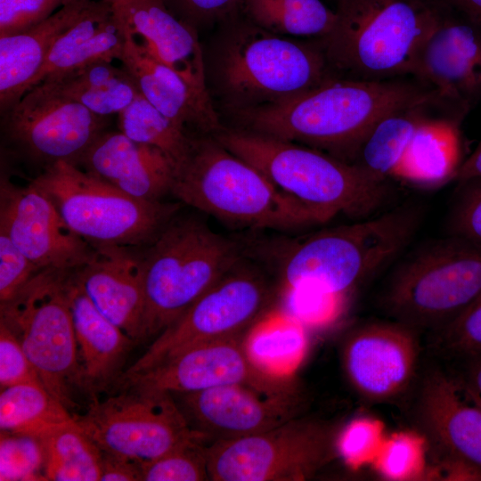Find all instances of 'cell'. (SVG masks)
<instances>
[{
    "label": "cell",
    "instance_id": "6da1fadb",
    "mask_svg": "<svg viewBox=\"0 0 481 481\" xmlns=\"http://www.w3.org/2000/svg\"><path fill=\"white\" fill-rule=\"evenodd\" d=\"M202 50L208 94L232 116L293 98L334 77L318 39L273 34L240 10L218 24Z\"/></svg>",
    "mask_w": 481,
    "mask_h": 481
},
{
    "label": "cell",
    "instance_id": "7a4b0ae2",
    "mask_svg": "<svg viewBox=\"0 0 481 481\" xmlns=\"http://www.w3.org/2000/svg\"><path fill=\"white\" fill-rule=\"evenodd\" d=\"M437 94L420 80L332 77L293 98L232 117L240 129L314 148L349 162L381 118Z\"/></svg>",
    "mask_w": 481,
    "mask_h": 481
},
{
    "label": "cell",
    "instance_id": "3957f363",
    "mask_svg": "<svg viewBox=\"0 0 481 481\" xmlns=\"http://www.w3.org/2000/svg\"><path fill=\"white\" fill-rule=\"evenodd\" d=\"M170 194L238 227L292 230L326 223L213 135L192 138L186 158L175 167Z\"/></svg>",
    "mask_w": 481,
    "mask_h": 481
},
{
    "label": "cell",
    "instance_id": "277c9868",
    "mask_svg": "<svg viewBox=\"0 0 481 481\" xmlns=\"http://www.w3.org/2000/svg\"><path fill=\"white\" fill-rule=\"evenodd\" d=\"M213 135L326 222L338 215L367 217L386 199L385 181L317 149L240 128L224 126Z\"/></svg>",
    "mask_w": 481,
    "mask_h": 481
},
{
    "label": "cell",
    "instance_id": "5b68a950",
    "mask_svg": "<svg viewBox=\"0 0 481 481\" xmlns=\"http://www.w3.org/2000/svg\"><path fill=\"white\" fill-rule=\"evenodd\" d=\"M336 21L318 38L334 77L413 76L420 49L441 12L427 0H338Z\"/></svg>",
    "mask_w": 481,
    "mask_h": 481
},
{
    "label": "cell",
    "instance_id": "8992f818",
    "mask_svg": "<svg viewBox=\"0 0 481 481\" xmlns=\"http://www.w3.org/2000/svg\"><path fill=\"white\" fill-rule=\"evenodd\" d=\"M240 248L194 216L175 214L142 248L140 342L154 339L240 260Z\"/></svg>",
    "mask_w": 481,
    "mask_h": 481
},
{
    "label": "cell",
    "instance_id": "52a82bcc",
    "mask_svg": "<svg viewBox=\"0 0 481 481\" xmlns=\"http://www.w3.org/2000/svg\"><path fill=\"white\" fill-rule=\"evenodd\" d=\"M420 221L417 208L402 207L306 236L282 258V281L288 290L308 287L343 298L396 257Z\"/></svg>",
    "mask_w": 481,
    "mask_h": 481
},
{
    "label": "cell",
    "instance_id": "ba28073f",
    "mask_svg": "<svg viewBox=\"0 0 481 481\" xmlns=\"http://www.w3.org/2000/svg\"><path fill=\"white\" fill-rule=\"evenodd\" d=\"M30 183L94 248L145 247L180 208L178 203L134 198L65 161L49 166Z\"/></svg>",
    "mask_w": 481,
    "mask_h": 481
},
{
    "label": "cell",
    "instance_id": "9c48e42d",
    "mask_svg": "<svg viewBox=\"0 0 481 481\" xmlns=\"http://www.w3.org/2000/svg\"><path fill=\"white\" fill-rule=\"evenodd\" d=\"M481 295V244L451 235L411 255L393 274L383 306L417 330L443 327Z\"/></svg>",
    "mask_w": 481,
    "mask_h": 481
},
{
    "label": "cell",
    "instance_id": "30bf717a",
    "mask_svg": "<svg viewBox=\"0 0 481 481\" xmlns=\"http://www.w3.org/2000/svg\"><path fill=\"white\" fill-rule=\"evenodd\" d=\"M72 271L42 270L8 302L0 321L20 340L45 387L69 411L80 390V364L69 308Z\"/></svg>",
    "mask_w": 481,
    "mask_h": 481
},
{
    "label": "cell",
    "instance_id": "8fae6325",
    "mask_svg": "<svg viewBox=\"0 0 481 481\" xmlns=\"http://www.w3.org/2000/svg\"><path fill=\"white\" fill-rule=\"evenodd\" d=\"M334 428L295 416L268 430L205 445L209 480L306 481L335 456Z\"/></svg>",
    "mask_w": 481,
    "mask_h": 481
},
{
    "label": "cell",
    "instance_id": "7c38bea8",
    "mask_svg": "<svg viewBox=\"0 0 481 481\" xmlns=\"http://www.w3.org/2000/svg\"><path fill=\"white\" fill-rule=\"evenodd\" d=\"M112 391L104 399H91L83 414H73L102 452L143 462L189 440L203 441L171 393L131 383H119Z\"/></svg>",
    "mask_w": 481,
    "mask_h": 481
},
{
    "label": "cell",
    "instance_id": "4fadbf2b",
    "mask_svg": "<svg viewBox=\"0 0 481 481\" xmlns=\"http://www.w3.org/2000/svg\"><path fill=\"white\" fill-rule=\"evenodd\" d=\"M0 116L1 156L41 171L60 161L77 166L110 123L43 82Z\"/></svg>",
    "mask_w": 481,
    "mask_h": 481
},
{
    "label": "cell",
    "instance_id": "5bb4252c",
    "mask_svg": "<svg viewBox=\"0 0 481 481\" xmlns=\"http://www.w3.org/2000/svg\"><path fill=\"white\" fill-rule=\"evenodd\" d=\"M268 300L263 277L240 260L156 337L124 374L144 371L201 344L246 336Z\"/></svg>",
    "mask_w": 481,
    "mask_h": 481
},
{
    "label": "cell",
    "instance_id": "9a60e30c",
    "mask_svg": "<svg viewBox=\"0 0 481 481\" xmlns=\"http://www.w3.org/2000/svg\"><path fill=\"white\" fill-rule=\"evenodd\" d=\"M246 336L208 342L187 349L144 371L123 374L117 384L131 383L169 393L242 385L277 394L297 393L290 377L257 366L245 347Z\"/></svg>",
    "mask_w": 481,
    "mask_h": 481
},
{
    "label": "cell",
    "instance_id": "2e32d148",
    "mask_svg": "<svg viewBox=\"0 0 481 481\" xmlns=\"http://www.w3.org/2000/svg\"><path fill=\"white\" fill-rule=\"evenodd\" d=\"M0 231L38 270L75 271L96 249L75 233L52 201L31 183L14 184L1 167Z\"/></svg>",
    "mask_w": 481,
    "mask_h": 481
},
{
    "label": "cell",
    "instance_id": "e0dca14e",
    "mask_svg": "<svg viewBox=\"0 0 481 481\" xmlns=\"http://www.w3.org/2000/svg\"><path fill=\"white\" fill-rule=\"evenodd\" d=\"M171 395L206 444L263 432L298 416L297 393L230 385Z\"/></svg>",
    "mask_w": 481,
    "mask_h": 481
},
{
    "label": "cell",
    "instance_id": "ac0fdd59",
    "mask_svg": "<svg viewBox=\"0 0 481 481\" xmlns=\"http://www.w3.org/2000/svg\"><path fill=\"white\" fill-rule=\"evenodd\" d=\"M416 330L398 322H373L357 330L344 352L347 377L364 398H397L412 384L420 345Z\"/></svg>",
    "mask_w": 481,
    "mask_h": 481
},
{
    "label": "cell",
    "instance_id": "d6986e66",
    "mask_svg": "<svg viewBox=\"0 0 481 481\" xmlns=\"http://www.w3.org/2000/svg\"><path fill=\"white\" fill-rule=\"evenodd\" d=\"M413 77L466 114L481 99V29L441 16L422 44Z\"/></svg>",
    "mask_w": 481,
    "mask_h": 481
},
{
    "label": "cell",
    "instance_id": "ffe728a7",
    "mask_svg": "<svg viewBox=\"0 0 481 481\" xmlns=\"http://www.w3.org/2000/svg\"><path fill=\"white\" fill-rule=\"evenodd\" d=\"M415 418L443 463L463 462L481 470V408L458 379L441 370L428 371L420 387Z\"/></svg>",
    "mask_w": 481,
    "mask_h": 481
},
{
    "label": "cell",
    "instance_id": "44dd1931",
    "mask_svg": "<svg viewBox=\"0 0 481 481\" xmlns=\"http://www.w3.org/2000/svg\"><path fill=\"white\" fill-rule=\"evenodd\" d=\"M77 167L121 192L146 201L170 193L175 164L157 147L120 131H105L79 158Z\"/></svg>",
    "mask_w": 481,
    "mask_h": 481
},
{
    "label": "cell",
    "instance_id": "7402d4cb",
    "mask_svg": "<svg viewBox=\"0 0 481 481\" xmlns=\"http://www.w3.org/2000/svg\"><path fill=\"white\" fill-rule=\"evenodd\" d=\"M94 257L73 276L94 306L135 343L143 313L142 248L96 247Z\"/></svg>",
    "mask_w": 481,
    "mask_h": 481
},
{
    "label": "cell",
    "instance_id": "603a6c76",
    "mask_svg": "<svg viewBox=\"0 0 481 481\" xmlns=\"http://www.w3.org/2000/svg\"><path fill=\"white\" fill-rule=\"evenodd\" d=\"M126 34L120 61L141 94L191 136L218 133L224 126L210 96L192 87Z\"/></svg>",
    "mask_w": 481,
    "mask_h": 481
},
{
    "label": "cell",
    "instance_id": "cb8c5ba5",
    "mask_svg": "<svg viewBox=\"0 0 481 481\" xmlns=\"http://www.w3.org/2000/svg\"><path fill=\"white\" fill-rule=\"evenodd\" d=\"M112 6L135 42L192 87L208 94L202 44L196 29L170 12L163 0H119Z\"/></svg>",
    "mask_w": 481,
    "mask_h": 481
},
{
    "label": "cell",
    "instance_id": "d4e9b609",
    "mask_svg": "<svg viewBox=\"0 0 481 481\" xmlns=\"http://www.w3.org/2000/svg\"><path fill=\"white\" fill-rule=\"evenodd\" d=\"M70 274L69 298L80 364V390L91 399L112 390L135 341L106 318Z\"/></svg>",
    "mask_w": 481,
    "mask_h": 481
},
{
    "label": "cell",
    "instance_id": "484cf974",
    "mask_svg": "<svg viewBox=\"0 0 481 481\" xmlns=\"http://www.w3.org/2000/svg\"><path fill=\"white\" fill-rule=\"evenodd\" d=\"M93 0H64L61 8L30 29L0 37V115L29 90L56 40L73 26Z\"/></svg>",
    "mask_w": 481,
    "mask_h": 481
},
{
    "label": "cell",
    "instance_id": "4316f807",
    "mask_svg": "<svg viewBox=\"0 0 481 481\" xmlns=\"http://www.w3.org/2000/svg\"><path fill=\"white\" fill-rule=\"evenodd\" d=\"M126 41V31L112 3L93 0L78 20L56 40L29 89L95 61H120Z\"/></svg>",
    "mask_w": 481,
    "mask_h": 481
},
{
    "label": "cell",
    "instance_id": "83f0119b",
    "mask_svg": "<svg viewBox=\"0 0 481 481\" xmlns=\"http://www.w3.org/2000/svg\"><path fill=\"white\" fill-rule=\"evenodd\" d=\"M460 120L451 116L426 118L416 129L394 177L421 187L452 182L463 161Z\"/></svg>",
    "mask_w": 481,
    "mask_h": 481
},
{
    "label": "cell",
    "instance_id": "f1b7e54d",
    "mask_svg": "<svg viewBox=\"0 0 481 481\" xmlns=\"http://www.w3.org/2000/svg\"><path fill=\"white\" fill-rule=\"evenodd\" d=\"M443 101L437 94L387 113L368 132L349 163L378 180L394 177L416 129Z\"/></svg>",
    "mask_w": 481,
    "mask_h": 481
},
{
    "label": "cell",
    "instance_id": "f546056e",
    "mask_svg": "<svg viewBox=\"0 0 481 481\" xmlns=\"http://www.w3.org/2000/svg\"><path fill=\"white\" fill-rule=\"evenodd\" d=\"M111 62L95 61L40 83L49 85L94 114L110 118L118 115L141 94L129 73Z\"/></svg>",
    "mask_w": 481,
    "mask_h": 481
},
{
    "label": "cell",
    "instance_id": "4dcf8cb0",
    "mask_svg": "<svg viewBox=\"0 0 481 481\" xmlns=\"http://www.w3.org/2000/svg\"><path fill=\"white\" fill-rule=\"evenodd\" d=\"M38 438L44 450L46 480H101L102 450L74 419Z\"/></svg>",
    "mask_w": 481,
    "mask_h": 481
},
{
    "label": "cell",
    "instance_id": "1f68e13d",
    "mask_svg": "<svg viewBox=\"0 0 481 481\" xmlns=\"http://www.w3.org/2000/svg\"><path fill=\"white\" fill-rule=\"evenodd\" d=\"M240 12L269 32L296 38H322L336 21V12L321 0H243Z\"/></svg>",
    "mask_w": 481,
    "mask_h": 481
},
{
    "label": "cell",
    "instance_id": "d6a6232c",
    "mask_svg": "<svg viewBox=\"0 0 481 481\" xmlns=\"http://www.w3.org/2000/svg\"><path fill=\"white\" fill-rule=\"evenodd\" d=\"M73 419V414L40 383H21L1 389V431L38 437Z\"/></svg>",
    "mask_w": 481,
    "mask_h": 481
},
{
    "label": "cell",
    "instance_id": "836d02e7",
    "mask_svg": "<svg viewBox=\"0 0 481 481\" xmlns=\"http://www.w3.org/2000/svg\"><path fill=\"white\" fill-rule=\"evenodd\" d=\"M244 343L249 355L261 369L290 377L304 356L306 336L302 323L290 315L279 314L258 321L247 333Z\"/></svg>",
    "mask_w": 481,
    "mask_h": 481
},
{
    "label": "cell",
    "instance_id": "e575fe53",
    "mask_svg": "<svg viewBox=\"0 0 481 481\" xmlns=\"http://www.w3.org/2000/svg\"><path fill=\"white\" fill-rule=\"evenodd\" d=\"M118 126L128 138L161 150L175 167L186 158L193 138L160 113L142 94L118 115Z\"/></svg>",
    "mask_w": 481,
    "mask_h": 481
},
{
    "label": "cell",
    "instance_id": "d590c367",
    "mask_svg": "<svg viewBox=\"0 0 481 481\" xmlns=\"http://www.w3.org/2000/svg\"><path fill=\"white\" fill-rule=\"evenodd\" d=\"M206 444L189 440L162 456L141 462L142 481L209 480Z\"/></svg>",
    "mask_w": 481,
    "mask_h": 481
},
{
    "label": "cell",
    "instance_id": "8d00e7d4",
    "mask_svg": "<svg viewBox=\"0 0 481 481\" xmlns=\"http://www.w3.org/2000/svg\"><path fill=\"white\" fill-rule=\"evenodd\" d=\"M44 468V450L38 437L1 431V481L46 480Z\"/></svg>",
    "mask_w": 481,
    "mask_h": 481
},
{
    "label": "cell",
    "instance_id": "74e56055",
    "mask_svg": "<svg viewBox=\"0 0 481 481\" xmlns=\"http://www.w3.org/2000/svg\"><path fill=\"white\" fill-rule=\"evenodd\" d=\"M423 436L400 432L391 436L379 450L373 462L389 480H406L420 475L424 466Z\"/></svg>",
    "mask_w": 481,
    "mask_h": 481
},
{
    "label": "cell",
    "instance_id": "f35d334b",
    "mask_svg": "<svg viewBox=\"0 0 481 481\" xmlns=\"http://www.w3.org/2000/svg\"><path fill=\"white\" fill-rule=\"evenodd\" d=\"M433 333L432 345L439 351L464 358L481 355V295Z\"/></svg>",
    "mask_w": 481,
    "mask_h": 481
},
{
    "label": "cell",
    "instance_id": "ab89813d",
    "mask_svg": "<svg viewBox=\"0 0 481 481\" xmlns=\"http://www.w3.org/2000/svg\"><path fill=\"white\" fill-rule=\"evenodd\" d=\"M383 442L382 424L377 420L362 418L341 431L337 449L347 464L356 468L374 461Z\"/></svg>",
    "mask_w": 481,
    "mask_h": 481
},
{
    "label": "cell",
    "instance_id": "60d3db41",
    "mask_svg": "<svg viewBox=\"0 0 481 481\" xmlns=\"http://www.w3.org/2000/svg\"><path fill=\"white\" fill-rule=\"evenodd\" d=\"M39 271L0 231V304L10 301Z\"/></svg>",
    "mask_w": 481,
    "mask_h": 481
},
{
    "label": "cell",
    "instance_id": "b9f144b4",
    "mask_svg": "<svg viewBox=\"0 0 481 481\" xmlns=\"http://www.w3.org/2000/svg\"><path fill=\"white\" fill-rule=\"evenodd\" d=\"M64 0H0V37L38 25L61 6Z\"/></svg>",
    "mask_w": 481,
    "mask_h": 481
},
{
    "label": "cell",
    "instance_id": "7bdbcfd3",
    "mask_svg": "<svg viewBox=\"0 0 481 481\" xmlns=\"http://www.w3.org/2000/svg\"><path fill=\"white\" fill-rule=\"evenodd\" d=\"M29 382L43 385L37 370L25 353L20 340L9 327L0 321L1 389Z\"/></svg>",
    "mask_w": 481,
    "mask_h": 481
},
{
    "label": "cell",
    "instance_id": "ee69618b",
    "mask_svg": "<svg viewBox=\"0 0 481 481\" xmlns=\"http://www.w3.org/2000/svg\"><path fill=\"white\" fill-rule=\"evenodd\" d=\"M178 19L197 31L219 24L240 10L243 0H163Z\"/></svg>",
    "mask_w": 481,
    "mask_h": 481
},
{
    "label": "cell",
    "instance_id": "f6af8a7d",
    "mask_svg": "<svg viewBox=\"0 0 481 481\" xmlns=\"http://www.w3.org/2000/svg\"><path fill=\"white\" fill-rule=\"evenodd\" d=\"M291 317L300 323L318 325L332 319L338 310L342 297L314 288L288 290Z\"/></svg>",
    "mask_w": 481,
    "mask_h": 481
},
{
    "label": "cell",
    "instance_id": "bcb514c9",
    "mask_svg": "<svg viewBox=\"0 0 481 481\" xmlns=\"http://www.w3.org/2000/svg\"><path fill=\"white\" fill-rule=\"evenodd\" d=\"M452 213L451 235L481 244V177L462 183Z\"/></svg>",
    "mask_w": 481,
    "mask_h": 481
},
{
    "label": "cell",
    "instance_id": "7dc6e473",
    "mask_svg": "<svg viewBox=\"0 0 481 481\" xmlns=\"http://www.w3.org/2000/svg\"><path fill=\"white\" fill-rule=\"evenodd\" d=\"M101 481H142L141 461L102 451Z\"/></svg>",
    "mask_w": 481,
    "mask_h": 481
},
{
    "label": "cell",
    "instance_id": "c3c4849f",
    "mask_svg": "<svg viewBox=\"0 0 481 481\" xmlns=\"http://www.w3.org/2000/svg\"><path fill=\"white\" fill-rule=\"evenodd\" d=\"M465 359L464 373L458 379L469 398L481 408V355Z\"/></svg>",
    "mask_w": 481,
    "mask_h": 481
},
{
    "label": "cell",
    "instance_id": "681fc988",
    "mask_svg": "<svg viewBox=\"0 0 481 481\" xmlns=\"http://www.w3.org/2000/svg\"><path fill=\"white\" fill-rule=\"evenodd\" d=\"M481 177V140L473 152L462 161L452 182L462 183Z\"/></svg>",
    "mask_w": 481,
    "mask_h": 481
},
{
    "label": "cell",
    "instance_id": "f907efd6",
    "mask_svg": "<svg viewBox=\"0 0 481 481\" xmlns=\"http://www.w3.org/2000/svg\"><path fill=\"white\" fill-rule=\"evenodd\" d=\"M450 7L481 29V0H445Z\"/></svg>",
    "mask_w": 481,
    "mask_h": 481
},
{
    "label": "cell",
    "instance_id": "816d5d0a",
    "mask_svg": "<svg viewBox=\"0 0 481 481\" xmlns=\"http://www.w3.org/2000/svg\"><path fill=\"white\" fill-rule=\"evenodd\" d=\"M105 1H108V2H110V3H112V4H113V3H115V2H118V1H119V0H105Z\"/></svg>",
    "mask_w": 481,
    "mask_h": 481
}]
</instances>
